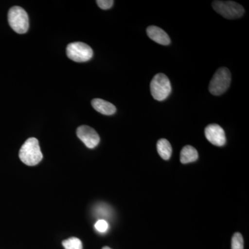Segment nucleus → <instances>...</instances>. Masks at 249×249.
<instances>
[{
	"label": "nucleus",
	"mask_w": 249,
	"mask_h": 249,
	"mask_svg": "<svg viewBox=\"0 0 249 249\" xmlns=\"http://www.w3.org/2000/svg\"><path fill=\"white\" fill-rule=\"evenodd\" d=\"M198 159V152L194 147L186 145L181 150L180 160L183 164L196 161Z\"/></svg>",
	"instance_id": "obj_11"
},
{
	"label": "nucleus",
	"mask_w": 249,
	"mask_h": 249,
	"mask_svg": "<svg viewBox=\"0 0 249 249\" xmlns=\"http://www.w3.org/2000/svg\"><path fill=\"white\" fill-rule=\"evenodd\" d=\"M96 3H97L98 6L103 10L111 9L114 5L113 0H97Z\"/></svg>",
	"instance_id": "obj_16"
},
{
	"label": "nucleus",
	"mask_w": 249,
	"mask_h": 249,
	"mask_svg": "<svg viewBox=\"0 0 249 249\" xmlns=\"http://www.w3.org/2000/svg\"><path fill=\"white\" fill-rule=\"evenodd\" d=\"M231 249H244L243 237L240 232H236L232 236Z\"/></svg>",
	"instance_id": "obj_14"
},
{
	"label": "nucleus",
	"mask_w": 249,
	"mask_h": 249,
	"mask_svg": "<svg viewBox=\"0 0 249 249\" xmlns=\"http://www.w3.org/2000/svg\"><path fill=\"white\" fill-rule=\"evenodd\" d=\"M206 138L213 145L224 146L227 142L225 132L221 126L217 124H211L205 129Z\"/></svg>",
	"instance_id": "obj_8"
},
{
	"label": "nucleus",
	"mask_w": 249,
	"mask_h": 249,
	"mask_svg": "<svg viewBox=\"0 0 249 249\" xmlns=\"http://www.w3.org/2000/svg\"><path fill=\"white\" fill-rule=\"evenodd\" d=\"M102 249H111V248H109V247H104Z\"/></svg>",
	"instance_id": "obj_17"
},
{
	"label": "nucleus",
	"mask_w": 249,
	"mask_h": 249,
	"mask_svg": "<svg viewBox=\"0 0 249 249\" xmlns=\"http://www.w3.org/2000/svg\"><path fill=\"white\" fill-rule=\"evenodd\" d=\"M147 34L152 40L161 45H169L170 38L169 36L163 29L156 26L147 27Z\"/></svg>",
	"instance_id": "obj_9"
},
{
	"label": "nucleus",
	"mask_w": 249,
	"mask_h": 249,
	"mask_svg": "<svg viewBox=\"0 0 249 249\" xmlns=\"http://www.w3.org/2000/svg\"><path fill=\"white\" fill-rule=\"evenodd\" d=\"M19 157L24 164L34 166L38 164L43 158L38 140L36 138H29L21 147Z\"/></svg>",
	"instance_id": "obj_1"
},
{
	"label": "nucleus",
	"mask_w": 249,
	"mask_h": 249,
	"mask_svg": "<svg viewBox=\"0 0 249 249\" xmlns=\"http://www.w3.org/2000/svg\"><path fill=\"white\" fill-rule=\"evenodd\" d=\"M95 229L99 232H106L109 229V224L104 219H99L95 224Z\"/></svg>",
	"instance_id": "obj_15"
},
{
	"label": "nucleus",
	"mask_w": 249,
	"mask_h": 249,
	"mask_svg": "<svg viewBox=\"0 0 249 249\" xmlns=\"http://www.w3.org/2000/svg\"><path fill=\"white\" fill-rule=\"evenodd\" d=\"M157 148L159 155L163 160H169L173 152V148H172L171 144L168 140L165 139L159 140L157 143Z\"/></svg>",
	"instance_id": "obj_12"
},
{
	"label": "nucleus",
	"mask_w": 249,
	"mask_h": 249,
	"mask_svg": "<svg viewBox=\"0 0 249 249\" xmlns=\"http://www.w3.org/2000/svg\"><path fill=\"white\" fill-rule=\"evenodd\" d=\"M91 106L95 110L101 113L103 115L110 116L115 114L116 108L112 103L101 99V98H95L91 101Z\"/></svg>",
	"instance_id": "obj_10"
},
{
	"label": "nucleus",
	"mask_w": 249,
	"mask_h": 249,
	"mask_svg": "<svg viewBox=\"0 0 249 249\" xmlns=\"http://www.w3.org/2000/svg\"><path fill=\"white\" fill-rule=\"evenodd\" d=\"M172 91L171 84L168 77L163 73L156 74L150 83L152 97L158 101H163L169 96Z\"/></svg>",
	"instance_id": "obj_4"
},
{
	"label": "nucleus",
	"mask_w": 249,
	"mask_h": 249,
	"mask_svg": "<svg viewBox=\"0 0 249 249\" xmlns=\"http://www.w3.org/2000/svg\"><path fill=\"white\" fill-rule=\"evenodd\" d=\"M67 55L74 62H88L92 58L93 50L89 45L83 42H73L67 46Z\"/></svg>",
	"instance_id": "obj_6"
},
{
	"label": "nucleus",
	"mask_w": 249,
	"mask_h": 249,
	"mask_svg": "<svg viewBox=\"0 0 249 249\" xmlns=\"http://www.w3.org/2000/svg\"><path fill=\"white\" fill-rule=\"evenodd\" d=\"M8 21L10 27L18 34H25L29 29V16L25 10L19 6H14L9 10Z\"/></svg>",
	"instance_id": "obj_3"
},
{
	"label": "nucleus",
	"mask_w": 249,
	"mask_h": 249,
	"mask_svg": "<svg viewBox=\"0 0 249 249\" xmlns=\"http://www.w3.org/2000/svg\"><path fill=\"white\" fill-rule=\"evenodd\" d=\"M231 74L227 67H221L214 73L209 84V91L214 96H220L230 87Z\"/></svg>",
	"instance_id": "obj_2"
},
{
	"label": "nucleus",
	"mask_w": 249,
	"mask_h": 249,
	"mask_svg": "<svg viewBox=\"0 0 249 249\" xmlns=\"http://www.w3.org/2000/svg\"><path fill=\"white\" fill-rule=\"evenodd\" d=\"M213 8L217 14L229 19L240 18L245 14L242 5L232 1H214Z\"/></svg>",
	"instance_id": "obj_5"
},
{
	"label": "nucleus",
	"mask_w": 249,
	"mask_h": 249,
	"mask_svg": "<svg viewBox=\"0 0 249 249\" xmlns=\"http://www.w3.org/2000/svg\"><path fill=\"white\" fill-rule=\"evenodd\" d=\"M62 244L65 249H83V244L77 237H70L64 240Z\"/></svg>",
	"instance_id": "obj_13"
},
{
	"label": "nucleus",
	"mask_w": 249,
	"mask_h": 249,
	"mask_svg": "<svg viewBox=\"0 0 249 249\" xmlns=\"http://www.w3.org/2000/svg\"><path fill=\"white\" fill-rule=\"evenodd\" d=\"M77 136L88 148L93 149L98 145L100 137L92 127L81 125L77 129Z\"/></svg>",
	"instance_id": "obj_7"
}]
</instances>
